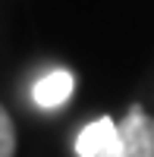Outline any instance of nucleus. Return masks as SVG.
<instances>
[{
  "label": "nucleus",
  "mask_w": 154,
  "mask_h": 157,
  "mask_svg": "<svg viewBox=\"0 0 154 157\" xmlns=\"http://www.w3.org/2000/svg\"><path fill=\"white\" fill-rule=\"evenodd\" d=\"M101 157H154V116L132 104L120 123V141Z\"/></svg>",
  "instance_id": "obj_1"
},
{
  "label": "nucleus",
  "mask_w": 154,
  "mask_h": 157,
  "mask_svg": "<svg viewBox=\"0 0 154 157\" xmlns=\"http://www.w3.org/2000/svg\"><path fill=\"white\" fill-rule=\"evenodd\" d=\"M120 141V126L110 116H98L94 123H88L79 138H75V154L79 157H101L107 154L113 145Z\"/></svg>",
  "instance_id": "obj_2"
},
{
  "label": "nucleus",
  "mask_w": 154,
  "mask_h": 157,
  "mask_svg": "<svg viewBox=\"0 0 154 157\" xmlns=\"http://www.w3.org/2000/svg\"><path fill=\"white\" fill-rule=\"evenodd\" d=\"M72 88H75V78H72L66 69H57V72H47L44 78H38V82H35L32 98H35L38 107L54 110V107H63V104L69 101Z\"/></svg>",
  "instance_id": "obj_3"
},
{
  "label": "nucleus",
  "mask_w": 154,
  "mask_h": 157,
  "mask_svg": "<svg viewBox=\"0 0 154 157\" xmlns=\"http://www.w3.org/2000/svg\"><path fill=\"white\" fill-rule=\"evenodd\" d=\"M13 154H16V129H13L6 107L0 104V157H13Z\"/></svg>",
  "instance_id": "obj_4"
}]
</instances>
